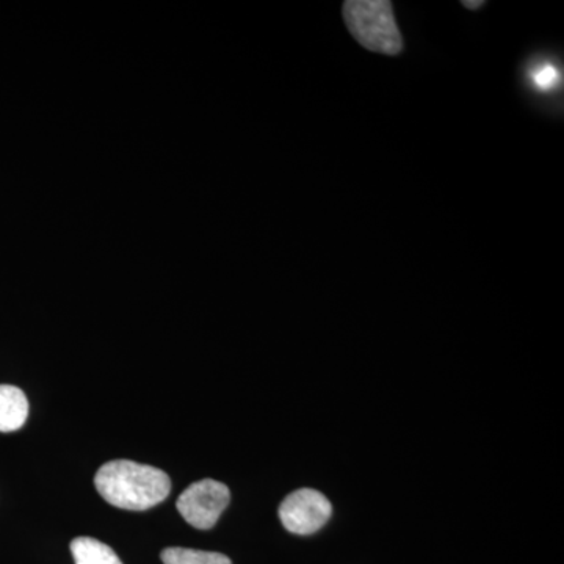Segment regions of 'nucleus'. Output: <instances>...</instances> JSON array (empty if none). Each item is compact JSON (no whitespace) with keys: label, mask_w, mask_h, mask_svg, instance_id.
<instances>
[{"label":"nucleus","mask_w":564,"mask_h":564,"mask_svg":"<svg viewBox=\"0 0 564 564\" xmlns=\"http://www.w3.org/2000/svg\"><path fill=\"white\" fill-rule=\"evenodd\" d=\"M95 485L106 502L129 511L150 510L172 491V481L163 470L129 459L104 464Z\"/></svg>","instance_id":"nucleus-1"},{"label":"nucleus","mask_w":564,"mask_h":564,"mask_svg":"<svg viewBox=\"0 0 564 564\" xmlns=\"http://www.w3.org/2000/svg\"><path fill=\"white\" fill-rule=\"evenodd\" d=\"M345 25L364 50L395 55L404 51V40L389 0H347L343 6Z\"/></svg>","instance_id":"nucleus-2"},{"label":"nucleus","mask_w":564,"mask_h":564,"mask_svg":"<svg viewBox=\"0 0 564 564\" xmlns=\"http://www.w3.org/2000/svg\"><path fill=\"white\" fill-rule=\"evenodd\" d=\"M231 500V491L220 481H196L188 486L177 499V510L187 524L198 530H209L217 524L218 519Z\"/></svg>","instance_id":"nucleus-3"},{"label":"nucleus","mask_w":564,"mask_h":564,"mask_svg":"<svg viewBox=\"0 0 564 564\" xmlns=\"http://www.w3.org/2000/svg\"><path fill=\"white\" fill-rule=\"evenodd\" d=\"M332 514L333 505L328 497L311 488L289 494L280 507L282 525L288 532L302 536L318 532L329 521Z\"/></svg>","instance_id":"nucleus-4"},{"label":"nucleus","mask_w":564,"mask_h":564,"mask_svg":"<svg viewBox=\"0 0 564 564\" xmlns=\"http://www.w3.org/2000/svg\"><path fill=\"white\" fill-rule=\"evenodd\" d=\"M29 415L25 393L17 386L0 384V433L18 432Z\"/></svg>","instance_id":"nucleus-5"},{"label":"nucleus","mask_w":564,"mask_h":564,"mask_svg":"<svg viewBox=\"0 0 564 564\" xmlns=\"http://www.w3.org/2000/svg\"><path fill=\"white\" fill-rule=\"evenodd\" d=\"M70 554L76 564H122L113 549L95 538H76L70 543Z\"/></svg>","instance_id":"nucleus-6"},{"label":"nucleus","mask_w":564,"mask_h":564,"mask_svg":"<svg viewBox=\"0 0 564 564\" xmlns=\"http://www.w3.org/2000/svg\"><path fill=\"white\" fill-rule=\"evenodd\" d=\"M161 558L163 564H232L229 556L218 554V552L184 547L165 549Z\"/></svg>","instance_id":"nucleus-7"},{"label":"nucleus","mask_w":564,"mask_h":564,"mask_svg":"<svg viewBox=\"0 0 564 564\" xmlns=\"http://www.w3.org/2000/svg\"><path fill=\"white\" fill-rule=\"evenodd\" d=\"M556 79H558V74L551 66H545V68H541L540 73L534 74V84L541 88L552 87Z\"/></svg>","instance_id":"nucleus-8"},{"label":"nucleus","mask_w":564,"mask_h":564,"mask_svg":"<svg viewBox=\"0 0 564 564\" xmlns=\"http://www.w3.org/2000/svg\"><path fill=\"white\" fill-rule=\"evenodd\" d=\"M462 6L467 10H480L481 7L486 6V2H481V0H478V2H466V0H463Z\"/></svg>","instance_id":"nucleus-9"}]
</instances>
